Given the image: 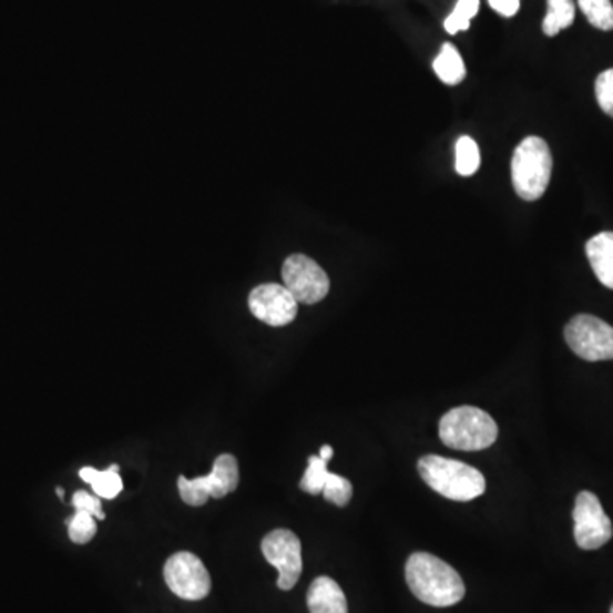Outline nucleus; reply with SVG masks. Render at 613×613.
<instances>
[{
  "label": "nucleus",
  "mask_w": 613,
  "mask_h": 613,
  "mask_svg": "<svg viewBox=\"0 0 613 613\" xmlns=\"http://www.w3.org/2000/svg\"><path fill=\"white\" fill-rule=\"evenodd\" d=\"M263 555L278 570V588L290 592L300 580L302 544L292 530L278 529L269 532L262 542Z\"/></svg>",
  "instance_id": "obj_10"
},
{
  "label": "nucleus",
  "mask_w": 613,
  "mask_h": 613,
  "mask_svg": "<svg viewBox=\"0 0 613 613\" xmlns=\"http://www.w3.org/2000/svg\"><path fill=\"white\" fill-rule=\"evenodd\" d=\"M333 456H335V452H333V447H329V445H324V447L320 448V459L329 462V460L333 459Z\"/></svg>",
  "instance_id": "obj_26"
},
{
  "label": "nucleus",
  "mask_w": 613,
  "mask_h": 613,
  "mask_svg": "<svg viewBox=\"0 0 613 613\" xmlns=\"http://www.w3.org/2000/svg\"><path fill=\"white\" fill-rule=\"evenodd\" d=\"M310 613H348L345 592L333 578L319 576L310 584L307 593Z\"/></svg>",
  "instance_id": "obj_12"
},
{
  "label": "nucleus",
  "mask_w": 613,
  "mask_h": 613,
  "mask_svg": "<svg viewBox=\"0 0 613 613\" xmlns=\"http://www.w3.org/2000/svg\"><path fill=\"white\" fill-rule=\"evenodd\" d=\"M552 176V154L548 142L540 136H527L514 149L511 181L514 192L525 202L542 198Z\"/></svg>",
  "instance_id": "obj_4"
},
{
  "label": "nucleus",
  "mask_w": 613,
  "mask_h": 613,
  "mask_svg": "<svg viewBox=\"0 0 613 613\" xmlns=\"http://www.w3.org/2000/svg\"><path fill=\"white\" fill-rule=\"evenodd\" d=\"M164 580L174 595L190 602L206 599L212 590V578L202 559L192 552H176L164 565Z\"/></svg>",
  "instance_id": "obj_8"
},
{
  "label": "nucleus",
  "mask_w": 613,
  "mask_h": 613,
  "mask_svg": "<svg viewBox=\"0 0 613 613\" xmlns=\"http://www.w3.org/2000/svg\"><path fill=\"white\" fill-rule=\"evenodd\" d=\"M520 2L522 0H489L491 6L498 14L504 16V18H513L520 9Z\"/></svg>",
  "instance_id": "obj_25"
},
{
  "label": "nucleus",
  "mask_w": 613,
  "mask_h": 613,
  "mask_svg": "<svg viewBox=\"0 0 613 613\" xmlns=\"http://www.w3.org/2000/svg\"><path fill=\"white\" fill-rule=\"evenodd\" d=\"M82 481L91 484L92 491L98 498L114 500L123 491V481L118 474V466L108 467L106 470H98L94 467H84L79 472Z\"/></svg>",
  "instance_id": "obj_14"
},
{
  "label": "nucleus",
  "mask_w": 613,
  "mask_h": 613,
  "mask_svg": "<svg viewBox=\"0 0 613 613\" xmlns=\"http://www.w3.org/2000/svg\"><path fill=\"white\" fill-rule=\"evenodd\" d=\"M406 581L419 602L453 606L466 596V584L452 565L428 552H415L406 562Z\"/></svg>",
  "instance_id": "obj_1"
},
{
  "label": "nucleus",
  "mask_w": 613,
  "mask_h": 613,
  "mask_svg": "<svg viewBox=\"0 0 613 613\" xmlns=\"http://www.w3.org/2000/svg\"><path fill=\"white\" fill-rule=\"evenodd\" d=\"M249 309L256 319L272 327L288 326L298 314V302L278 283H265L249 294Z\"/></svg>",
  "instance_id": "obj_11"
},
{
  "label": "nucleus",
  "mask_w": 613,
  "mask_h": 613,
  "mask_svg": "<svg viewBox=\"0 0 613 613\" xmlns=\"http://www.w3.org/2000/svg\"><path fill=\"white\" fill-rule=\"evenodd\" d=\"M440 440L460 452H479L498 440V425L482 409L460 406L440 419Z\"/></svg>",
  "instance_id": "obj_3"
},
{
  "label": "nucleus",
  "mask_w": 613,
  "mask_h": 613,
  "mask_svg": "<svg viewBox=\"0 0 613 613\" xmlns=\"http://www.w3.org/2000/svg\"><path fill=\"white\" fill-rule=\"evenodd\" d=\"M549 11L542 22V30L548 37H555L573 24L576 8L573 0H548Z\"/></svg>",
  "instance_id": "obj_16"
},
{
  "label": "nucleus",
  "mask_w": 613,
  "mask_h": 613,
  "mask_svg": "<svg viewBox=\"0 0 613 613\" xmlns=\"http://www.w3.org/2000/svg\"><path fill=\"white\" fill-rule=\"evenodd\" d=\"M418 470L422 481L447 500L466 503L484 494L486 479L481 470L459 460L425 456L419 459Z\"/></svg>",
  "instance_id": "obj_2"
},
{
  "label": "nucleus",
  "mask_w": 613,
  "mask_h": 613,
  "mask_svg": "<svg viewBox=\"0 0 613 613\" xmlns=\"http://www.w3.org/2000/svg\"><path fill=\"white\" fill-rule=\"evenodd\" d=\"M239 486V463L231 453H222L215 459L214 469L205 478L177 479L181 500L190 507H203L210 498L222 500Z\"/></svg>",
  "instance_id": "obj_5"
},
{
  "label": "nucleus",
  "mask_w": 613,
  "mask_h": 613,
  "mask_svg": "<svg viewBox=\"0 0 613 613\" xmlns=\"http://www.w3.org/2000/svg\"><path fill=\"white\" fill-rule=\"evenodd\" d=\"M574 540L583 551H596L613 537V527L606 517L599 497L581 491L573 510Z\"/></svg>",
  "instance_id": "obj_9"
},
{
  "label": "nucleus",
  "mask_w": 613,
  "mask_h": 613,
  "mask_svg": "<svg viewBox=\"0 0 613 613\" xmlns=\"http://www.w3.org/2000/svg\"><path fill=\"white\" fill-rule=\"evenodd\" d=\"M578 4L592 27L602 31L613 30V6L610 0H578Z\"/></svg>",
  "instance_id": "obj_18"
},
{
  "label": "nucleus",
  "mask_w": 613,
  "mask_h": 613,
  "mask_svg": "<svg viewBox=\"0 0 613 613\" xmlns=\"http://www.w3.org/2000/svg\"><path fill=\"white\" fill-rule=\"evenodd\" d=\"M586 256L603 287L613 290V232H602L588 241Z\"/></svg>",
  "instance_id": "obj_13"
},
{
  "label": "nucleus",
  "mask_w": 613,
  "mask_h": 613,
  "mask_svg": "<svg viewBox=\"0 0 613 613\" xmlns=\"http://www.w3.org/2000/svg\"><path fill=\"white\" fill-rule=\"evenodd\" d=\"M479 6H481L479 0H459L452 14L445 19L447 33L457 34L469 30L470 21L478 16Z\"/></svg>",
  "instance_id": "obj_19"
},
{
  "label": "nucleus",
  "mask_w": 613,
  "mask_h": 613,
  "mask_svg": "<svg viewBox=\"0 0 613 613\" xmlns=\"http://www.w3.org/2000/svg\"><path fill=\"white\" fill-rule=\"evenodd\" d=\"M283 285L298 304L313 305L326 298L331 288L327 273L310 257L292 254L282 269Z\"/></svg>",
  "instance_id": "obj_7"
},
{
  "label": "nucleus",
  "mask_w": 613,
  "mask_h": 613,
  "mask_svg": "<svg viewBox=\"0 0 613 613\" xmlns=\"http://www.w3.org/2000/svg\"><path fill=\"white\" fill-rule=\"evenodd\" d=\"M595 94L600 108L613 118V69L605 70L596 78Z\"/></svg>",
  "instance_id": "obj_23"
},
{
  "label": "nucleus",
  "mask_w": 613,
  "mask_h": 613,
  "mask_svg": "<svg viewBox=\"0 0 613 613\" xmlns=\"http://www.w3.org/2000/svg\"><path fill=\"white\" fill-rule=\"evenodd\" d=\"M327 476H329V469H327L326 460L320 459V457L310 456L309 467L305 470L304 478L300 481L302 491L309 492L314 497L323 494Z\"/></svg>",
  "instance_id": "obj_21"
},
{
  "label": "nucleus",
  "mask_w": 613,
  "mask_h": 613,
  "mask_svg": "<svg viewBox=\"0 0 613 613\" xmlns=\"http://www.w3.org/2000/svg\"><path fill=\"white\" fill-rule=\"evenodd\" d=\"M69 527V537L75 544H88L96 537V518L85 511H75L74 517L67 520Z\"/></svg>",
  "instance_id": "obj_20"
},
{
  "label": "nucleus",
  "mask_w": 613,
  "mask_h": 613,
  "mask_svg": "<svg viewBox=\"0 0 613 613\" xmlns=\"http://www.w3.org/2000/svg\"><path fill=\"white\" fill-rule=\"evenodd\" d=\"M72 507L75 508V511H85V513H91L92 517L96 520H104L103 507H101V498L92 497L89 492L78 491L74 497H72Z\"/></svg>",
  "instance_id": "obj_24"
},
{
  "label": "nucleus",
  "mask_w": 613,
  "mask_h": 613,
  "mask_svg": "<svg viewBox=\"0 0 613 613\" xmlns=\"http://www.w3.org/2000/svg\"><path fill=\"white\" fill-rule=\"evenodd\" d=\"M435 72L443 84L457 85L466 79L467 70L459 50L445 43L433 62Z\"/></svg>",
  "instance_id": "obj_15"
},
{
  "label": "nucleus",
  "mask_w": 613,
  "mask_h": 613,
  "mask_svg": "<svg viewBox=\"0 0 613 613\" xmlns=\"http://www.w3.org/2000/svg\"><path fill=\"white\" fill-rule=\"evenodd\" d=\"M564 338L574 355L586 361L613 360V327L599 317L580 314L568 323Z\"/></svg>",
  "instance_id": "obj_6"
},
{
  "label": "nucleus",
  "mask_w": 613,
  "mask_h": 613,
  "mask_svg": "<svg viewBox=\"0 0 613 613\" xmlns=\"http://www.w3.org/2000/svg\"><path fill=\"white\" fill-rule=\"evenodd\" d=\"M57 492H59L60 498H63V489L62 488L57 489Z\"/></svg>",
  "instance_id": "obj_27"
},
{
  "label": "nucleus",
  "mask_w": 613,
  "mask_h": 613,
  "mask_svg": "<svg viewBox=\"0 0 613 613\" xmlns=\"http://www.w3.org/2000/svg\"><path fill=\"white\" fill-rule=\"evenodd\" d=\"M610 613H613V605H612V609H610Z\"/></svg>",
  "instance_id": "obj_28"
},
{
  "label": "nucleus",
  "mask_w": 613,
  "mask_h": 613,
  "mask_svg": "<svg viewBox=\"0 0 613 613\" xmlns=\"http://www.w3.org/2000/svg\"><path fill=\"white\" fill-rule=\"evenodd\" d=\"M323 497L324 500L331 501V503H335L336 507H346L353 498L351 482H349L348 479L343 478V476L329 472L326 486H324Z\"/></svg>",
  "instance_id": "obj_22"
},
{
  "label": "nucleus",
  "mask_w": 613,
  "mask_h": 613,
  "mask_svg": "<svg viewBox=\"0 0 613 613\" xmlns=\"http://www.w3.org/2000/svg\"><path fill=\"white\" fill-rule=\"evenodd\" d=\"M481 167V152L470 136H460L456 145V170L460 176H472Z\"/></svg>",
  "instance_id": "obj_17"
}]
</instances>
